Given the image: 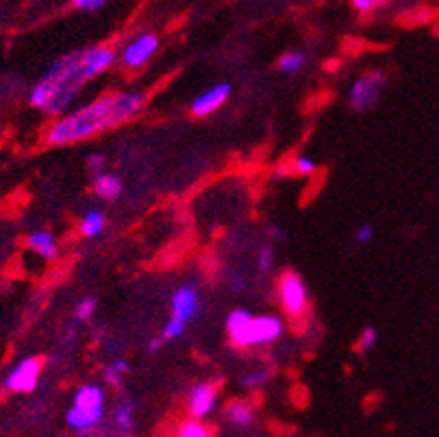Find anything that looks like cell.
I'll return each instance as SVG.
<instances>
[{
    "label": "cell",
    "instance_id": "cell-7",
    "mask_svg": "<svg viewBox=\"0 0 439 437\" xmlns=\"http://www.w3.org/2000/svg\"><path fill=\"white\" fill-rule=\"evenodd\" d=\"M161 50V40L156 34H139V36H134L125 47L123 52L118 54V60L123 63L127 69H143L149 60H152Z\"/></svg>",
    "mask_w": 439,
    "mask_h": 437
},
{
    "label": "cell",
    "instance_id": "cell-21",
    "mask_svg": "<svg viewBox=\"0 0 439 437\" xmlns=\"http://www.w3.org/2000/svg\"><path fill=\"white\" fill-rule=\"evenodd\" d=\"M377 341H380V330H377L375 326H366V328H363L361 333H359L357 348H359L361 353H370V351H375Z\"/></svg>",
    "mask_w": 439,
    "mask_h": 437
},
{
    "label": "cell",
    "instance_id": "cell-28",
    "mask_svg": "<svg viewBox=\"0 0 439 437\" xmlns=\"http://www.w3.org/2000/svg\"><path fill=\"white\" fill-rule=\"evenodd\" d=\"M270 375H272V370L270 368H261V370H254V373H250V375H246L244 378V384L246 388H256V386H261V384H266L268 380H270Z\"/></svg>",
    "mask_w": 439,
    "mask_h": 437
},
{
    "label": "cell",
    "instance_id": "cell-30",
    "mask_svg": "<svg viewBox=\"0 0 439 437\" xmlns=\"http://www.w3.org/2000/svg\"><path fill=\"white\" fill-rule=\"evenodd\" d=\"M388 3V0H353V7L359 11V13H370L375 9H380Z\"/></svg>",
    "mask_w": 439,
    "mask_h": 437
},
{
    "label": "cell",
    "instance_id": "cell-2",
    "mask_svg": "<svg viewBox=\"0 0 439 437\" xmlns=\"http://www.w3.org/2000/svg\"><path fill=\"white\" fill-rule=\"evenodd\" d=\"M87 76L83 69L81 52H72L56 58L54 63L45 69L38 83L29 92V105L42 114L60 116L69 112V108L76 103L81 89L85 87Z\"/></svg>",
    "mask_w": 439,
    "mask_h": 437
},
{
    "label": "cell",
    "instance_id": "cell-22",
    "mask_svg": "<svg viewBox=\"0 0 439 437\" xmlns=\"http://www.w3.org/2000/svg\"><path fill=\"white\" fill-rule=\"evenodd\" d=\"M272 268H275V250H272V246H261L256 252V270L261 275H270Z\"/></svg>",
    "mask_w": 439,
    "mask_h": 437
},
{
    "label": "cell",
    "instance_id": "cell-26",
    "mask_svg": "<svg viewBox=\"0 0 439 437\" xmlns=\"http://www.w3.org/2000/svg\"><path fill=\"white\" fill-rule=\"evenodd\" d=\"M223 283L228 285L230 293H246V288H248V279L241 273H234V270L223 275Z\"/></svg>",
    "mask_w": 439,
    "mask_h": 437
},
{
    "label": "cell",
    "instance_id": "cell-19",
    "mask_svg": "<svg viewBox=\"0 0 439 437\" xmlns=\"http://www.w3.org/2000/svg\"><path fill=\"white\" fill-rule=\"evenodd\" d=\"M96 310H98V299L92 297V295H87L76 304V310H74V319H76L79 324H85V322H89V319L94 317Z\"/></svg>",
    "mask_w": 439,
    "mask_h": 437
},
{
    "label": "cell",
    "instance_id": "cell-4",
    "mask_svg": "<svg viewBox=\"0 0 439 437\" xmlns=\"http://www.w3.org/2000/svg\"><path fill=\"white\" fill-rule=\"evenodd\" d=\"M201 310V293L199 285L194 281L181 283L170 297V319L165 322L163 339L176 341L186 335V328L196 319V314Z\"/></svg>",
    "mask_w": 439,
    "mask_h": 437
},
{
    "label": "cell",
    "instance_id": "cell-27",
    "mask_svg": "<svg viewBox=\"0 0 439 437\" xmlns=\"http://www.w3.org/2000/svg\"><path fill=\"white\" fill-rule=\"evenodd\" d=\"M85 165H87V172L92 174V176H96V174L105 172V165H108V157H105L103 152H89Z\"/></svg>",
    "mask_w": 439,
    "mask_h": 437
},
{
    "label": "cell",
    "instance_id": "cell-11",
    "mask_svg": "<svg viewBox=\"0 0 439 437\" xmlns=\"http://www.w3.org/2000/svg\"><path fill=\"white\" fill-rule=\"evenodd\" d=\"M232 94V85L230 83H217V85H212L207 87L205 92H201L199 96H196L192 103H190V112L194 116H210V114H215L217 110H221L225 103H228Z\"/></svg>",
    "mask_w": 439,
    "mask_h": 437
},
{
    "label": "cell",
    "instance_id": "cell-13",
    "mask_svg": "<svg viewBox=\"0 0 439 437\" xmlns=\"http://www.w3.org/2000/svg\"><path fill=\"white\" fill-rule=\"evenodd\" d=\"M92 192L101 201H118L123 197V181L112 172H101L92 176Z\"/></svg>",
    "mask_w": 439,
    "mask_h": 437
},
{
    "label": "cell",
    "instance_id": "cell-3",
    "mask_svg": "<svg viewBox=\"0 0 439 437\" xmlns=\"http://www.w3.org/2000/svg\"><path fill=\"white\" fill-rule=\"evenodd\" d=\"M285 322L281 314H252L248 308H234L225 317V333L236 348H256V346L275 344L281 339Z\"/></svg>",
    "mask_w": 439,
    "mask_h": 437
},
{
    "label": "cell",
    "instance_id": "cell-15",
    "mask_svg": "<svg viewBox=\"0 0 439 437\" xmlns=\"http://www.w3.org/2000/svg\"><path fill=\"white\" fill-rule=\"evenodd\" d=\"M105 228H108V217H105L98 208L87 210V212L83 215V219H81V225H79V230L85 239L101 237L105 232Z\"/></svg>",
    "mask_w": 439,
    "mask_h": 437
},
{
    "label": "cell",
    "instance_id": "cell-17",
    "mask_svg": "<svg viewBox=\"0 0 439 437\" xmlns=\"http://www.w3.org/2000/svg\"><path fill=\"white\" fill-rule=\"evenodd\" d=\"M306 54L304 52H285L281 58H279V63H277V69L281 74H285V76H295V74L299 72H304L306 67Z\"/></svg>",
    "mask_w": 439,
    "mask_h": 437
},
{
    "label": "cell",
    "instance_id": "cell-20",
    "mask_svg": "<svg viewBox=\"0 0 439 437\" xmlns=\"http://www.w3.org/2000/svg\"><path fill=\"white\" fill-rule=\"evenodd\" d=\"M114 419H116V426H118L120 431L130 433L132 426H134V406H132V402H127V399L120 402V406H118L116 413H114Z\"/></svg>",
    "mask_w": 439,
    "mask_h": 437
},
{
    "label": "cell",
    "instance_id": "cell-14",
    "mask_svg": "<svg viewBox=\"0 0 439 437\" xmlns=\"http://www.w3.org/2000/svg\"><path fill=\"white\" fill-rule=\"evenodd\" d=\"M103 415H105V409H85V406H74L72 404V409L67 411L65 419L74 431L85 433L89 429H94L103 419Z\"/></svg>",
    "mask_w": 439,
    "mask_h": 437
},
{
    "label": "cell",
    "instance_id": "cell-31",
    "mask_svg": "<svg viewBox=\"0 0 439 437\" xmlns=\"http://www.w3.org/2000/svg\"><path fill=\"white\" fill-rule=\"evenodd\" d=\"M165 346V339H163V335L161 337H154L152 341H147V353H159L161 348Z\"/></svg>",
    "mask_w": 439,
    "mask_h": 437
},
{
    "label": "cell",
    "instance_id": "cell-16",
    "mask_svg": "<svg viewBox=\"0 0 439 437\" xmlns=\"http://www.w3.org/2000/svg\"><path fill=\"white\" fill-rule=\"evenodd\" d=\"M254 406L248 404V402H232L228 404V409H225V417H228L230 424L234 426H250L254 421Z\"/></svg>",
    "mask_w": 439,
    "mask_h": 437
},
{
    "label": "cell",
    "instance_id": "cell-1",
    "mask_svg": "<svg viewBox=\"0 0 439 437\" xmlns=\"http://www.w3.org/2000/svg\"><path fill=\"white\" fill-rule=\"evenodd\" d=\"M147 105V94L141 89H125V92H108L94 101L81 105L56 116L50 127L45 130V145L65 147L83 143L110 132L118 125L130 123Z\"/></svg>",
    "mask_w": 439,
    "mask_h": 437
},
{
    "label": "cell",
    "instance_id": "cell-29",
    "mask_svg": "<svg viewBox=\"0 0 439 437\" xmlns=\"http://www.w3.org/2000/svg\"><path fill=\"white\" fill-rule=\"evenodd\" d=\"M74 7H76L79 11H87V13H92V11H98L103 9L105 5L110 3V0H72Z\"/></svg>",
    "mask_w": 439,
    "mask_h": 437
},
{
    "label": "cell",
    "instance_id": "cell-6",
    "mask_svg": "<svg viewBox=\"0 0 439 437\" xmlns=\"http://www.w3.org/2000/svg\"><path fill=\"white\" fill-rule=\"evenodd\" d=\"M384 87H386L384 72L372 69V72L361 74L359 79L353 81L350 89H348V101H346L348 108H350L353 112H359V114L370 112L372 108L380 105Z\"/></svg>",
    "mask_w": 439,
    "mask_h": 437
},
{
    "label": "cell",
    "instance_id": "cell-24",
    "mask_svg": "<svg viewBox=\"0 0 439 437\" xmlns=\"http://www.w3.org/2000/svg\"><path fill=\"white\" fill-rule=\"evenodd\" d=\"M372 239H375V225L368 223V221L359 223V225H357V230H355V234H353V241H355V244H357V246H368V244H372Z\"/></svg>",
    "mask_w": 439,
    "mask_h": 437
},
{
    "label": "cell",
    "instance_id": "cell-9",
    "mask_svg": "<svg viewBox=\"0 0 439 437\" xmlns=\"http://www.w3.org/2000/svg\"><path fill=\"white\" fill-rule=\"evenodd\" d=\"M81 60H83V69H85L87 81H92L114 67V63L118 60V52L112 47V45L103 42V45H94V47L81 50Z\"/></svg>",
    "mask_w": 439,
    "mask_h": 437
},
{
    "label": "cell",
    "instance_id": "cell-23",
    "mask_svg": "<svg viewBox=\"0 0 439 437\" xmlns=\"http://www.w3.org/2000/svg\"><path fill=\"white\" fill-rule=\"evenodd\" d=\"M178 437H212V433L201 424V419H190L178 429Z\"/></svg>",
    "mask_w": 439,
    "mask_h": 437
},
{
    "label": "cell",
    "instance_id": "cell-10",
    "mask_svg": "<svg viewBox=\"0 0 439 437\" xmlns=\"http://www.w3.org/2000/svg\"><path fill=\"white\" fill-rule=\"evenodd\" d=\"M219 399V384L217 382H199L192 386L188 395V413L192 419H205L217 409Z\"/></svg>",
    "mask_w": 439,
    "mask_h": 437
},
{
    "label": "cell",
    "instance_id": "cell-18",
    "mask_svg": "<svg viewBox=\"0 0 439 437\" xmlns=\"http://www.w3.org/2000/svg\"><path fill=\"white\" fill-rule=\"evenodd\" d=\"M127 373H130V361L127 359H114L103 368V380H105V384H110V386H120V382H123V378Z\"/></svg>",
    "mask_w": 439,
    "mask_h": 437
},
{
    "label": "cell",
    "instance_id": "cell-8",
    "mask_svg": "<svg viewBox=\"0 0 439 437\" xmlns=\"http://www.w3.org/2000/svg\"><path fill=\"white\" fill-rule=\"evenodd\" d=\"M40 373L42 361L38 357H25L7 373L3 384L9 393H32L40 382Z\"/></svg>",
    "mask_w": 439,
    "mask_h": 437
},
{
    "label": "cell",
    "instance_id": "cell-5",
    "mask_svg": "<svg viewBox=\"0 0 439 437\" xmlns=\"http://www.w3.org/2000/svg\"><path fill=\"white\" fill-rule=\"evenodd\" d=\"M277 297L279 306L287 319H301L310 310V295L308 285L295 270H285L277 279Z\"/></svg>",
    "mask_w": 439,
    "mask_h": 437
},
{
    "label": "cell",
    "instance_id": "cell-25",
    "mask_svg": "<svg viewBox=\"0 0 439 437\" xmlns=\"http://www.w3.org/2000/svg\"><path fill=\"white\" fill-rule=\"evenodd\" d=\"M292 170L299 174V176H312L317 172V161L312 157H306L301 154L292 161Z\"/></svg>",
    "mask_w": 439,
    "mask_h": 437
},
{
    "label": "cell",
    "instance_id": "cell-12",
    "mask_svg": "<svg viewBox=\"0 0 439 437\" xmlns=\"http://www.w3.org/2000/svg\"><path fill=\"white\" fill-rule=\"evenodd\" d=\"M27 248L45 261H54L60 254V244H58L56 234L50 230H42V228L27 234Z\"/></svg>",
    "mask_w": 439,
    "mask_h": 437
}]
</instances>
